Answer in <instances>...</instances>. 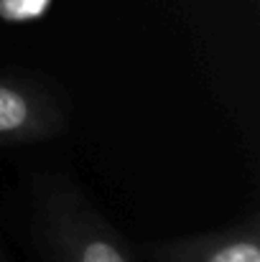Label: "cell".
Returning <instances> with one entry per match:
<instances>
[{
	"mask_svg": "<svg viewBox=\"0 0 260 262\" xmlns=\"http://www.w3.org/2000/svg\"><path fill=\"white\" fill-rule=\"evenodd\" d=\"M44 239L54 262H135L123 239L69 193L46 199Z\"/></svg>",
	"mask_w": 260,
	"mask_h": 262,
	"instance_id": "obj_1",
	"label": "cell"
},
{
	"mask_svg": "<svg viewBox=\"0 0 260 262\" xmlns=\"http://www.w3.org/2000/svg\"><path fill=\"white\" fill-rule=\"evenodd\" d=\"M59 112L49 97L31 84L0 77V143H33L51 138Z\"/></svg>",
	"mask_w": 260,
	"mask_h": 262,
	"instance_id": "obj_2",
	"label": "cell"
},
{
	"mask_svg": "<svg viewBox=\"0 0 260 262\" xmlns=\"http://www.w3.org/2000/svg\"><path fill=\"white\" fill-rule=\"evenodd\" d=\"M156 262H260V239L253 227L164 242L151 250Z\"/></svg>",
	"mask_w": 260,
	"mask_h": 262,
	"instance_id": "obj_3",
	"label": "cell"
},
{
	"mask_svg": "<svg viewBox=\"0 0 260 262\" xmlns=\"http://www.w3.org/2000/svg\"><path fill=\"white\" fill-rule=\"evenodd\" d=\"M49 0H0V13L8 18H31L44 10Z\"/></svg>",
	"mask_w": 260,
	"mask_h": 262,
	"instance_id": "obj_4",
	"label": "cell"
}]
</instances>
